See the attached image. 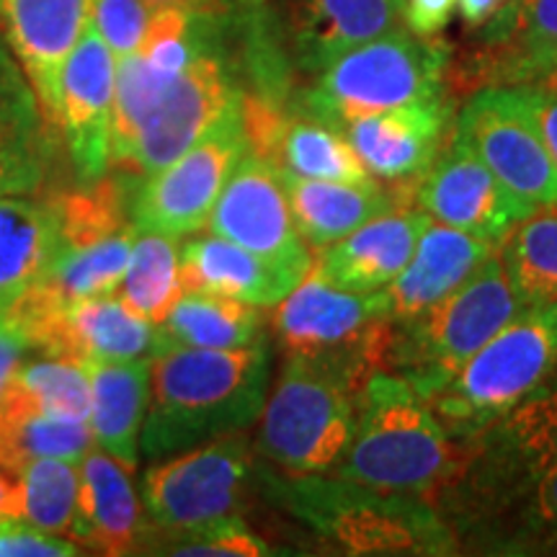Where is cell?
Segmentation results:
<instances>
[{
  "label": "cell",
  "mask_w": 557,
  "mask_h": 557,
  "mask_svg": "<svg viewBox=\"0 0 557 557\" xmlns=\"http://www.w3.org/2000/svg\"><path fill=\"white\" fill-rule=\"evenodd\" d=\"M267 341L243 348H160L150 357V398L139 451L156 462L259 421L269 395Z\"/></svg>",
  "instance_id": "6da1fadb"
},
{
  "label": "cell",
  "mask_w": 557,
  "mask_h": 557,
  "mask_svg": "<svg viewBox=\"0 0 557 557\" xmlns=\"http://www.w3.org/2000/svg\"><path fill=\"white\" fill-rule=\"evenodd\" d=\"M263 491L299 524L341 555H418L459 553V542L426 496L369 487L331 475L259 472Z\"/></svg>",
  "instance_id": "7a4b0ae2"
},
{
  "label": "cell",
  "mask_w": 557,
  "mask_h": 557,
  "mask_svg": "<svg viewBox=\"0 0 557 557\" xmlns=\"http://www.w3.org/2000/svg\"><path fill=\"white\" fill-rule=\"evenodd\" d=\"M475 449L472 438L451 436L426 398L398 372H374L361 389L357 429L338 478L416 493L431 504L455 483Z\"/></svg>",
  "instance_id": "3957f363"
},
{
  "label": "cell",
  "mask_w": 557,
  "mask_h": 557,
  "mask_svg": "<svg viewBox=\"0 0 557 557\" xmlns=\"http://www.w3.org/2000/svg\"><path fill=\"white\" fill-rule=\"evenodd\" d=\"M271 329L284 357L308 361L361 395L374 372L389 369L398 323L387 289H336L310 267L274 305Z\"/></svg>",
  "instance_id": "277c9868"
},
{
  "label": "cell",
  "mask_w": 557,
  "mask_h": 557,
  "mask_svg": "<svg viewBox=\"0 0 557 557\" xmlns=\"http://www.w3.org/2000/svg\"><path fill=\"white\" fill-rule=\"evenodd\" d=\"M129 186L103 176L50 199L58 220V246L45 276L11 310L52 312L75 299L109 295L120 287L135 243Z\"/></svg>",
  "instance_id": "5b68a950"
},
{
  "label": "cell",
  "mask_w": 557,
  "mask_h": 557,
  "mask_svg": "<svg viewBox=\"0 0 557 557\" xmlns=\"http://www.w3.org/2000/svg\"><path fill=\"white\" fill-rule=\"evenodd\" d=\"M521 310L527 305L513 289L496 250L434 308L406 323L395 320L398 331L387 372L403 374L429 400Z\"/></svg>",
  "instance_id": "8992f818"
},
{
  "label": "cell",
  "mask_w": 557,
  "mask_h": 557,
  "mask_svg": "<svg viewBox=\"0 0 557 557\" xmlns=\"http://www.w3.org/2000/svg\"><path fill=\"white\" fill-rule=\"evenodd\" d=\"M451 52L436 37L395 29L351 47L318 70L305 90V114L344 129L357 116L444 96Z\"/></svg>",
  "instance_id": "52a82bcc"
},
{
  "label": "cell",
  "mask_w": 557,
  "mask_h": 557,
  "mask_svg": "<svg viewBox=\"0 0 557 557\" xmlns=\"http://www.w3.org/2000/svg\"><path fill=\"white\" fill-rule=\"evenodd\" d=\"M557 374V302L521 310L429 398L444 429L472 438Z\"/></svg>",
  "instance_id": "ba28073f"
},
{
  "label": "cell",
  "mask_w": 557,
  "mask_h": 557,
  "mask_svg": "<svg viewBox=\"0 0 557 557\" xmlns=\"http://www.w3.org/2000/svg\"><path fill=\"white\" fill-rule=\"evenodd\" d=\"M359 398L323 369L284 357L259 416L256 451L284 475H331L354 438Z\"/></svg>",
  "instance_id": "9c48e42d"
},
{
  "label": "cell",
  "mask_w": 557,
  "mask_h": 557,
  "mask_svg": "<svg viewBox=\"0 0 557 557\" xmlns=\"http://www.w3.org/2000/svg\"><path fill=\"white\" fill-rule=\"evenodd\" d=\"M253 478V451L246 431L156 459L145 472L139 493L148 532L181 534L240 517Z\"/></svg>",
  "instance_id": "30bf717a"
},
{
  "label": "cell",
  "mask_w": 557,
  "mask_h": 557,
  "mask_svg": "<svg viewBox=\"0 0 557 557\" xmlns=\"http://www.w3.org/2000/svg\"><path fill=\"white\" fill-rule=\"evenodd\" d=\"M475 449L455 483L444 487L472 524L498 517L527 480L557 465V374L527 393L491 426L472 436Z\"/></svg>",
  "instance_id": "8fae6325"
},
{
  "label": "cell",
  "mask_w": 557,
  "mask_h": 557,
  "mask_svg": "<svg viewBox=\"0 0 557 557\" xmlns=\"http://www.w3.org/2000/svg\"><path fill=\"white\" fill-rule=\"evenodd\" d=\"M243 99V96H240ZM240 103L191 145L184 156L152 173L132 194L129 218L137 230L189 238L207 225L222 186L246 156Z\"/></svg>",
  "instance_id": "7c38bea8"
},
{
  "label": "cell",
  "mask_w": 557,
  "mask_h": 557,
  "mask_svg": "<svg viewBox=\"0 0 557 557\" xmlns=\"http://www.w3.org/2000/svg\"><path fill=\"white\" fill-rule=\"evenodd\" d=\"M455 132L513 197L532 209L557 207L555 163L517 86L475 90L457 114Z\"/></svg>",
  "instance_id": "4fadbf2b"
},
{
  "label": "cell",
  "mask_w": 557,
  "mask_h": 557,
  "mask_svg": "<svg viewBox=\"0 0 557 557\" xmlns=\"http://www.w3.org/2000/svg\"><path fill=\"white\" fill-rule=\"evenodd\" d=\"M240 96L225 60L207 39L139 124L129 173L148 178L184 156L230 109L238 107Z\"/></svg>",
  "instance_id": "5bb4252c"
},
{
  "label": "cell",
  "mask_w": 557,
  "mask_h": 557,
  "mask_svg": "<svg viewBox=\"0 0 557 557\" xmlns=\"http://www.w3.org/2000/svg\"><path fill=\"white\" fill-rule=\"evenodd\" d=\"M207 227L209 233L238 243L289 274L295 282L312 267V250L299 235L276 171L248 150L222 186Z\"/></svg>",
  "instance_id": "9a60e30c"
},
{
  "label": "cell",
  "mask_w": 557,
  "mask_h": 557,
  "mask_svg": "<svg viewBox=\"0 0 557 557\" xmlns=\"http://www.w3.org/2000/svg\"><path fill=\"white\" fill-rule=\"evenodd\" d=\"M451 132L447 96L357 116L341 129L369 176L393 186L398 207L413 205L418 178L434 163Z\"/></svg>",
  "instance_id": "2e32d148"
},
{
  "label": "cell",
  "mask_w": 557,
  "mask_h": 557,
  "mask_svg": "<svg viewBox=\"0 0 557 557\" xmlns=\"http://www.w3.org/2000/svg\"><path fill=\"white\" fill-rule=\"evenodd\" d=\"M413 201L444 225L465 230L496 246L519 220L534 212L493 176L455 127L431 169L418 178Z\"/></svg>",
  "instance_id": "e0dca14e"
},
{
  "label": "cell",
  "mask_w": 557,
  "mask_h": 557,
  "mask_svg": "<svg viewBox=\"0 0 557 557\" xmlns=\"http://www.w3.org/2000/svg\"><path fill=\"white\" fill-rule=\"evenodd\" d=\"M116 54L101 34L86 26L60 73L58 129L81 184H94L111 169Z\"/></svg>",
  "instance_id": "ac0fdd59"
},
{
  "label": "cell",
  "mask_w": 557,
  "mask_h": 557,
  "mask_svg": "<svg viewBox=\"0 0 557 557\" xmlns=\"http://www.w3.org/2000/svg\"><path fill=\"white\" fill-rule=\"evenodd\" d=\"M240 116L250 156L278 173L341 184L374 181L338 129L308 114H289L274 96L243 94Z\"/></svg>",
  "instance_id": "d6986e66"
},
{
  "label": "cell",
  "mask_w": 557,
  "mask_h": 557,
  "mask_svg": "<svg viewBox=\"0 0 557 557\" xmlns=\"http://www.w3.org/2000/svg\"><path fill=\"white\" fill-rule=\"evenodd\" d=\"M34 351L78 361H135L158 351V325L132 312L114 292L75 299L52 312H16Z\"/></svg>",
  "instance_id": "ffe728a7"
},
{
  "label": "cell",
  "mask_w": 557,
  "mask_h": 557,
  "mask_svg": "<svg viewBox=\"0 0 557 557\" xmlns=\"http://www.w3.org/2000/svg\"><path fill=\"white\" fill-rule=\"evenodd\" d=\"M483 39L459 67L457 86H532L557 58V0H508L483 26Z\"/></svg>",
  "instance_id": "44dd1931"
},
{
  "label": "cell",
  "mask_w": 557,
  "mask_h": 557,
  "mask_svg": "<svg viewBox=\"0 0 557 557\" xmlns=\"http://www.w3.org/2000/svg\"><path fill=\"white\" fill-rule=\"evenodd\" d=\"M88 21V0H0V34L54 129L62 65Z\"/></svg>",
  "instance_id": "7402d4cb"
},
{
  "label": "cell",
  "mask_w": 557,
  "mask_h": 557,
  "mask_svg": "<svg viewBox=\"0 0 557 557\" xmlns=\"http://www.w3.org/2000/svg\"><path fill=\"white\" fill-rule=\"evenodd\" d=\"M145 537L148 519L132 470L94 444L78 462V506L67 540L120 557L137 553Z\"/></svg>",
  "instance_id": "603a6c76"
},
{
  "label": "cell",
  "mask_w": 557,
  "mask_h": 557,
  "mask_svg": "<svg viewBox=\"0 0 557 557\" xmlns=\"http://www.w3.org/2000/svg\"><path fill=\"white\" fill-rule=\"evenodd\" d=\"M431 222L434 218L421 207H395L320 250L312 267L336 289L361 295L385 289L408 267L418 238Z\"/></svg>",
  "instance_id": "cb8c5ba5"
},
{
  "label": "cell",
  "mask_w": 557,
  "mask_h": 557,
  "mask_svg": "<svg viewBox=\"0 0 557 557\" xmlns=\"http://www.w3.org/2000/svg\"><path fill=\"white\" fill-rule=\"evenodd\" d=\"M496 250V243L444 222H431L418 238L408 267L385 287L393 318L406 323L423 310L434 308L459 284L468 282Z\"/></svg>",
  "instance_id": "d4e9b609"
},
{
  "label": "cell",
  "mask_w": 557,
  "mask_h": 557,
  "mask_svg": "<svg viewBox=\"0 0 557 557\" xmlns=\"http://www.w3.org/2000/svg\"><path fill=\"white\" fill-rule=\"evenodd\" d=\"M54 129L11 52L0 47V191L37 194L52 163Z\"/></svg>",
  "instance_id": "484cf974"
},
{
  "label": "cell",
  "mask_w": 557,
  "mask_h": 557,
  "mask_svg": "<svg viewBox=\"0 0 557 557\" xmlns=\"http://www.w3.org/2000/svg\"><path fill=\"white\" fill-rule=\"evenodd\" d=\"M178 267L184 289L238 299L256 308H274L297 284L289 274L214 233L186 240L178 250Z\"/></svg>",
  "instance_id": "4316f807"
},
{
  "label": "cell",
  "mask_w": 557,
  "mask_h": 557,
  "mask_svg": "<svg viewBox=\"0 0 557 557\" xmlns=\"http://www.w3.org/2000/svg\"><path fill=\"white\" fill-rule=\"evenodd\" d=\"M90 382L94 444L127 470L139 462V434L150 398V359L83 361Z\"/></svg>",
  "instance_id": "83f0119b"
},
{
  "label": "cell",
  "mask_w": 557,
  "mask_h": 557,
  "mask_svg": "<svg viewBox=\"0 0 557 557\" xmlns=\"http://www.w3.org/2000/svg\"><path fill=\"white\" fill-rule=\"evenodd\" d=\"M292 218L310 250H325L377 214L398 207L393 191L380 181L341 184V181L297 178L276 171Z\"/></svg>",
  "instance_id": "f1b7e54d"
},
{
  "label": "cell",
  "mask_w": 557,
  "mask_h": 557,
  "mask_svg": "<svg viewBox=\"0 0 557 557\" xmlns=\"http://www.w3.org/2000/svg\"><path fill=\"white\" fill-rule=\"evenodd\" d=\"M395 0H295V45L305 70L318 73L341 52L400 29Z\"/></svg>",
  "instance_id": "f546056e"
},
{
  "label": "cell",
  "mask_w": 557,
  "mask_h": 557,
  "mask_svg": "<svg viewBox=\"0 0 557 557\" xmlns=\"http://www.w3.org/2000/svg\"><path fill=\"white\" fill-rule=\"evenodd\" d=\"M58 220L50 199L0 191V310H11L50 267Z\"/></svg>",
  "instance_id": "4dcf8cb0"
},
{
  "label": "cell",
  "mask_w": 557,
  "mask_h": 557,
  "mask_svg": "<svg viewBox=\"0 0 557 557\" xmlns=\"http://www.w3.org/2000/svg\"><path fill=\"white\" fill-rule=\"evenodd\" d=\"M261 308L238 299L184 289L158 325V351L184 348H243L263 341Z\"/></svg>",
  "instance_id": "1f68e13d"
},
{
  "label": "cell",
  "mask_w": 557,
  "mask_h": 557,
  "mask_svg": "<svg viewBox=\"0 0 557 557\" xmlns=\"http://www.w3.org/2000/svg\"><path fill=\"white\" fill-rule=\"evenodd\" d=\"M94 447L88 421L50 416L16 395L0 398V470L13 478L34 459L58 457L81 462Z\"/></svg>",
  "instance_id": "d6a6232c"
},
{
  "label": "cell",
  "mask_w": 557,
  "mask_h": 557,
  "mask_svg": "<svg viewBox=\"0 0 557 557\" xmlns=\"http://www.w3.org/2000/svg\"><path fill=\"white\" fill-rule=\"evenodd\" d=\"M178 240L152 230H137L129 263L114 295L135 315L160 325L184 292L178 267Z\"/></svg>",
  "instance_id": "836d02e7"
},
{
  "label": "cell",
  "mask_w": 557,
  "mask_h": 557,
  "mask_svg": "<svg viewBox=\"0 0 557 557\" xmlns=\"http://www.w3.org/2000/svg\"><path fill=\"white\" fill-rule=\"evenodd\" d=\"M498 253L527 308L557 302V207H540L519 220Z\"/></svg>",
  "instance_id": "e575fe53"
},
{
  "label": "cell",
  "mask_w": 557,
  "mask_h": 557,
  "mask_svg": "<svg viewBox=\"0 0 557 557\" xmlns=\"http://www.w3.org/2000/svg\"><path fill=\"white\" fill-rule=\"evenodd\" d=\"M13 485L18 519L67 537L78 506V462L58 457L34 459L13 475Z\"/></svg>",
  "instance_id": "d590c367"
},
{
  "label": "cell",
  "mask_w": 557,
  "mask_h": 557,
  "mask_svg": "<svg viewBox=\"0 0 557 557\" xmlns=\"http://www.w3.org/2000/svg\"><path fill=\"white\" fill-rule=\"evenodd\" d=\"M5 393L50 416L88 421L90 382L86 364L78 359L54 357V354L24 359Z\"/></svg>",
  "instance_id": "8d00e7d4"
},
{
  "label": "cell",
  "mask_w": 557,
  "mask_h": 557,
  "mask_svg": "<svg viewBox=\"0 0 557 557\" xmlns=\"http://www.w3.org/2000/svg\"><path fill=\"white\" fill-rule=\"evenodd\" d=\"M156 545V553L199 555V557H267L274 547L250 529L240 517H230L214 524L191 529L181 534H156L145 547Z\"/></svg>",
  "instance_id": "74e56055"
},
{
  "label": "cell",
  "mask_w": 557,
  "mask_h": 557,
  "mask_svg": "<svg viewBox=\"0 0 557 557\" xmlns=\"http://www.w3.org/2000/svg\"><path fill=\"white\" fill-rule=\"evenodd\" d=\"M513 504L521 506L517 513V527L511 529L500 553L521 555L529 553V547L540 537L557 529V465L540 472L537 478L527 480L506 506Z\"/></svg>",
  "instance_id": "f35d334b"
},
{
  "label": "cell",
  "mask_w": 557,
  "mask_h": 557,
  "mask_svg": "<svg viewBox=\"0 0 557 557\" xmlns=\"http://www.w3.org/2000/svg\"><path fill=\"white\" fill-rule=\"evenodd\" d=\"M90 26L101 34L116 60L137 52L152 9L145 0H88Z\"/></svg>",
  "instance_id": "ab89813d"
},
{
  "label": "cell",
  "mask_w": 557,
  "mask_h": 557,
  "mask_svg": "<svg viewBox=\"0 0 557 557\" xmlns=\"http://www.w3.org/2000/svg\"><path fill=\"white\" fill-rule=\"evenodd\" d=\"M78 542L32 527L29 521L0 513V557H73Z\"/></svg>",
  "instance_id": "60d3db41"
},
{
  "label": "cell",
  "mask_w": 557,
  "mask_h": 557,
  "mask_svg": "<svg viewBox=\"0 0 557 557\" xmlns=\"http://www.w3.org/2000/svg\"><path fill=\"white\" fill-rule=\"evenodd\" d=\"M29 351H34V346L21 320L13 315V310H0V398Z\"/></svg>",
  "instance_id": "b9f144b4"
},
{
  "label": "cell",
  "mask_w": 557,
  "mask_h": 557,
  "mask_svg": "<svg viewBox=\"0 0 557 557\" xmlns=\"http://www.w3.org/2000/svg\"><path fill=\"white\" fill-rule=\"evenodd\" d=\"M152 11L156 9H181L191 16L209 21H233L235 16H253L259 0H145Z\"/></svg>",
  "instance_id": "7bdbcfd3"
},
{
  "label": "cell",
  "mask_w": 557,
  "mask_h": 557,
  "mask_svg": "<svg viewBox=\"0 0 557 557\" xmlns=\"http://www.w3.org/2000/svg\"><path fill=\"white\" fill-rule=\"evenodd\" d=\"M455 11L457 0H406L403 3L408 32L418 34V37H438L447 29Z\"/></svg>",
  "instance_id": "ee69618b"
},
{
  "label": "cell",
  "mask_w": 557,
  "mask_h": 557,
  "mask_svg": "<svg viewBox=\"0 0 557 557\" xmlns=\"http://www.w3.org/2000/svg\"><path fill=\"white\" fill-rule=\"evenodd\" d=\"M524 96L529 111H532L534 122H537L540 135L545 139L549 158H553L557 171V94L537 86H517Z\"/></svg>",
  "instance_id": "f6af8a7d"
},
{
  "label": "cell",
  "mask_w": 557,
  "mask_h": 557,
  "mask_svg": "<svg viewBox=\"0 0 557 557\" xmlns=\"http://www.w3.org/2000/svg\"><path fill=\"white\" fill-rule=\"evenodd\" d=\"M506 3L508 0H457V9L468 29H483Z\"/></svg>",
  "instance_id": "bcb514c9"
},
{
  "label": "cell",
  "mask_w": 557,
  "mask_h": 557,
  "mask_svg": "<svg viewBox=\"0 0 557 557\" xmlns=\"http://www.w3.org/2000/svg\"><path fill=\"white\" fill-rule=\"evenodd\" d=\"M0 513H11L16 517V485L9 472L0 470Z\"/></svg>",
  "instance_id": "7dc6e473"
},
{
  "label": "cell",
  "mask_w": 557,
  "mask_h": 557,
  "mask_svg": "<svg viewBox=\"0 0 557 557\" xmlns=\"http://www.w3.org/2000/svg\"><path fill=\"white\" fill-rule=\"evenodd\" d=\"M529 553H537V555H557V529L553 532H547L545 537H540L534 542L532 547H529Z\"/></svg>",
  "instance_id": "c3c4849f"
},
{
  "label": "cell",
  "mask_w": 557,
  "mask_h": 557,
  "mask_svg": "<svg viewBox=\"0 0 557 557\" xmlns=\"http://www.w3.org/2000/svg\"><path fill=\"white\" fill-rule=\"evenodd\" d=\"M532 86L545 88V90H553V94H557V58L553 60V65H549V67L545 70V73H542L540 78L532 83Z\"/></svg>",
  "instance_id": "681fc988"
},
{
  "label": "cell",
  "mask_w": 557,
  "mask_h": 557,
  "mask_svg": "<svg viewBox=\"0 0 557 557\" xmlns=\"http://www.w3.org/2000/svg\"><path fill=\"white\" fill-rule=\"evenodd\" d=\"M395 3H398V5H400V9H403V3H406V0H395Z\"/></svg>",
  "instance_id": "f907efd6"
}]
</instances>
